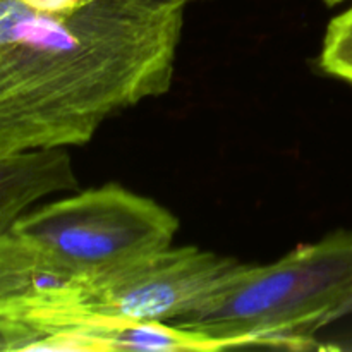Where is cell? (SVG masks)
Instances as JSON below:
<instances>
[{"label":"cell","instance_id":"cell-1","mask_svg":"<svg viewBox=\"0 0 352 352\" xmlns=\"http://www.w3.org/2000/svg\"><path fill=\"white\" fill-rule=\"evenodd\" d=\"M184 9L91 0L50 14L0 0V157L82 146L113 116L165 95Z\"/></svg>","mask_w":352,"mask_h":352},{"label":"cell","instance_id":"cell-2","mask_svg":"<svg viewBox=\"0 0 352 352\" xmlns=\"http://www.w3.org/2000/svg\"><path fill=\"white\" fill-rule=\"evenodd\" d=\"M352 298V230L301 244L267 265L237 263L174 325L232 347L311 349Z\"/></svg>","mask_w":352,"mask_h":352},{"label":"cell","instance_id":"cell-3","mask_svg":"<svg viewBox=\"0 0 352 352\" xmlns=\"http://www.w3.org/2000/svg\"><path fill=\"white\" fill-rule=\"evenodd\" d=\"M10 230L62 275L85 282L170 248L179 220L155 199L105 184L26 212Z\"/></svg>","mask_w":352,"mask_h":352},{"label":"cell","instance_id":"cell-4","mask_svg":"<svg viewBox=\"0 0 352 352\" xmlns=\"http://www.w3.org/2000/svg\"><path fill=\"white\" fill-rule=\"evenodd\" d=\"M223 340L182 329L168 322L133 320H89L78 323L43 344L41 351L107 352V351H223Z\"/></svg>","mask_w":352,"mask_h":352},{"label":"cell","instance_id":"cell-5","mask_svg":"<svg viewBox=\"0 0 352 352\" xmlns=\"http://www.w3.org/2000/svg\"><path fill=\"white\" fill-rule=\"evenodd\" d=\"M67 191H78V179L65 148L0 157V237L34 203Z\"/></svg>","mask_w":352,"mask_h":352},{"label":"cell","instance_id":"cell-6","mask_svg":"<svg viewBox=\"0 0 352 352\" xmlns=\"http://www.w3.org/2000/svg\"><path fill=\"white\" fill-rule=\"evenodd\" d=\"M31 244L9 230L0 237V301L43 284L69 282Z\"/></svg>","mask_w":352,"mask_h":352},{"label":"cell","instance_id":"cell-7","mask_svg":"<svg viewBox=\"0 0 352 352\" xmlns=\"http://www.w3.org/2000/svg\"><path fill=\"white\" fill-rule=\"evenodd\" d=\"M318 62L323 72L352 85V6L329 23Z\"/></svg>","mask_w":352,"mask_h":352},{"label":"cell","instance_id":"cell-8","mask_svg":"<svg viewBox=\"0 0 352 352\" xmlns=\"http://www.w3.org/2000/svg\"><path fill=\"white\" fill-rule=\"evenodd\" d=\"M23 2L33 9L43 10V12L69 14L89 3L91 0H23Z\"/></svg>","mask_w":352,"mask_h":352},{"label":"cell","instance_id":"cell-9","mask_svg":"<svg viewBox=\"0 0 352 352\" xmlns=\"http://www.w3.org/2000/svg\"><path fill=\"white\" fill-rule=\"evenodd\" d=\"M347 315H352V298L349 299V301H347V305L344 306V311H342V318L344 316H347Z\"/></svg>","mask_w":352,"mask_h":352},{"label":"cell","instance_id":"cell-10","mask_svg":"<svg viewBox=\"0 0 352 352\" xmlns=\"http://www.w3.org/2000/svg\"><path fill=\"white\" fill-rule=\"evenodd\" d=\"M327 3H329V6H337V3H342V2H346V0H325Z\"/></svg>","mask_w":352,"mask_h":352},{"label":"cell","instance_id":"cell-11","mask_svg":"<svg viewBox=\"0 0 352 352\" xmlns=\"http://www.w3.org/2000/svg\"><path fill=\"white\" fill-rule=\"evenodd\" d=\"M177 2H182V3H184V6H188L189 2H198V0H177Z\"/></svg>","mask_w":352,"mask_h":352}]
</instances>
